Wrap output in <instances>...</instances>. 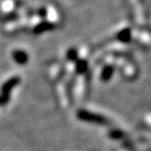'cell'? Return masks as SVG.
<instances>
[{"mask_svg": "<svg viewBox=\"0 0 151 151\" xmlns=\"http://www.w3.org/2000/svg\"><path fill=\"white\" fill-rule=\"evenodd\" d=\"M86 69H87V63H86V61H84V60H79V61L77 62V70H78V73H84V71H86Z\"/></svg>", "mask_w": 151, "mask_h": 151, "instance_id": "cell-7", "label": "cell"}, {"mask_svg": "<svg viewBox=\"0 0 151 151\" xmlns=\"http://www.w3.org/2000/svg\"><path fill=\"white\" fill-rule=\"evenodd\" d=\"M130 38H131V32H130L129 28L123 29L118 35V39L120 41H122V42H129Z\"/></svg>", "mask_w": 151, "mask_h": 151, "instance_id": "cell-5", "label": "cell"}, {"mask_svg": "<svg viewBox=\"0 0 151 151\" xmlns=\"http://www.w3.org/2000/svg\"><path fill=\"white\" fill-rule=\"evenodd\" d=\"M110 137H112V139H121V137H123V133L121 131H116V130H114V131L110 132Z\"/></svg>", "mask_w": 151, "mask_h": 151, "instance_id": "cell-9", "label": "cell"}, {"mask_svg": "<svg viewBox=\"0 0 151 151\" xmlns=\"http://www.w3.org/2000/svg\"><path fill=\"white\" fill-rule=\"evenodd\" d=\"M78 118L82 121H86V122L90 123H96V124H107L108 120L105 116H100L97 113H92L86 110H80L78 112Z\"/></svg>", "mask_w": 151, "mask_h": 151, "instance_id": "cell-1", "label": "cell"}, {"mask_svg": "<svg viewBox=\"0 0 151 151\" xmlns=\"http://www.w3.org/2000/svg\"><path fill=\"white\" fill-rule=\"evenodd\" d=\"M112 73H113L112 67H111V66H106V67L103 69V71H102V76H101L102 80L103 81L109 80V79L111 78V76H112Z\"/></svg>", "mask_w": 151, "mask_h": 151, "instance_id": "cell-6", "label": "cell"}, {"mask_svg": "<svg viewBox=\"0 0 151 151\" xmlns=\"http://www.w3.org/2000/svg\"><path fill=\"white\" fill-rule=\"evenodd\" d=\"M19 81H20V79H19L18 77H14V78L9 79V81H6V82L3 84L2 88H1V91H2V93L9 94V92L12 90V88H14L15 86L18 84Z\"/></svg>", "mask_w": 151, "mask_h": 151, "instance_id": "cell-2", "label": "cell"}, {"mask_svg": "<svg viewBox=\"0 0 151 151\" xmlns=\"http://www.w3.org/2000/svg\"><path fill=\"white\" fill-rule=\"evenodd\" d=\"M67 57L68 59L71 60V61H77V58H78V54L75 50H70L68 52H67Z\"/></svg>", "mask_w": 151, "mask_h": 151, "instance_id": "cell-8", "label": "cell"}, {"mask_svg": "<svg viewBox=\"0 0 151 151\" xmlns=\"http://www.w3.org/2000/svg\"><path fill=\"white\" fill-rule=\"evenodd\" d=\"M13 58L19 64H24L27 62V55L22 50H15L13 54Z\"/></svg>", "mask_w": 151, "mask_h": 151, "instance_id": "cell-4", "label": "cell"}, {"mask_svg": "<svg viewBox=\"0 0 151 151\" xmlns=\"http://www.w3.org/2000/svg\"><path fill=\"white\" fill-rule=\"evenodd\" d=\"M55 27V25L52 23H50V22H42V23L38 24L35 28H34V33L35 34H41L43 32L46 31H50Z\"/></svg>", "mask_w": 151, "mask_h": 151, "instance_id": "cell-3", "label": "cell"}]
</instances>
